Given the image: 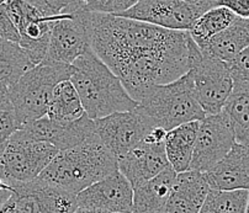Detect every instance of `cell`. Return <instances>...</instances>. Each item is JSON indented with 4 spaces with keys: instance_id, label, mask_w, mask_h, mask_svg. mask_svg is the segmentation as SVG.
<instances>
[{
    "instance_id": "cell-1",
    "label": "cell",
    "mask_w": 249,
    "mask_h": 213,
    "mask_svg": "<svg viewBox=\"0 0 249 213\" xmlns=\"http://www.w3.org/2000/svg\"><path fill=\"white\" fill-rule=\"evenodd\" d=\"M88 29L91 51L137 103L152 87L174 82L190 71L188 31L89 11Z\"/></svg>"
},
{
    "instance_id": "cell-2",
    "label": "cell",
    "mask_w": 249,
    "mask_h": 213,
    "mask_svg": "<svg viewBox=\"0 0 249 213\" xmlns=\"http://www.w3.org/2000/svg\"><path fill=\"white\" fill-rule=\"evenodd\" d=\"M72 67L69 80L77 89L85 113L91 120L137 108L138 103L128 95L119 76L91 50L77 58Z\"/></svg>"
},
{
    "instance_id": "cell-3",
    "label": "cell",
    "mask_w": 249,
    "mask_h": 213,
    "mask_svg": "<svg viewBox=\"0 0 249 213\" xmlns=\"http://www.w3.org/2000/svg\"><path fill=\"white\" fill-rule=\"evenodd\" d=\"M119 170V161L98 134L79 145L59 150L38 179L78 195Z\"/></svg>"
},
{
    "instance_id": "cell-4",
    "label": "cell",
    "mask_w": 249,
    "mask_h": 213,
    "mask_svg": "<svg viewBox=\"0 0 249 213\" xmlns=\"http://www.w3.org/2000/svg\"><path fill=\"white\" fill-rule=\"evenodd\" d=\"M136 110L152 126L165 131L188 122L202 121L206 117L195 95L190 71L174 82L154 85L147 90Z\"/></svg>"
},
{
    "instance_id": "cell-5",
    "label": "cell",
    "mask_w": 249,
    "mask_h": 213,
    "mask_svg": "<svg viewBox=\"0 0 249 213\" xmlns=\"http://www.w3.org/2000/svg\"><path fill=\"white\" fill-rule=\"evenodd\" d=\"M72 71L69 64L43 61L9 88L11 105L20 126L47 115L53 91L59 83L71 78Z\"/></svg>"
},
{
    "instance_id": "cell-6",
    "label": "cell",
    "mask_w": 249,
    "mask_h": 213,
    "mask_svg": "<svg viewBox=\"0 0 249 213\" xmlns=\"http://www.w3.org/2000/svg\"><path fill=\"white\" fill-rule=\"evenodd\" d=\"M189 71L193 75L195 95L205 115L220 113L234 85L228 64L202 52L191 38Z\"/></svg>"
},
{
    "instance_id": "cell-7",
    "label": "cell",
    "mask_w": 249,
    "mask_h": 213,
    "mask_svg": "<svg viewBox=\"0 0 249 213\" xmlns=\"http://www.w3.org/2000/svg\"><path fill=\"white\" fill-rule=\"evenodd\" d=\"M59 150L45 142H34L11 136L0 157V178L10 186L15 182L37 179Z\"/></svg>"
},
{
    "instance_id": "cell-8",
    "label": "cell",
    "mask_w": 249,
    "mask_h": 213,
    "mask_svg": "<svg viewBox=\"0 0 249 213\" xmlns=\"http://www.w3.org/2000/svg\"><path fill=\"white\" fill-rule=\"evenodd\" d=\"M5 6L20 34L19 45L35 66L42 63L48 52L53 24L61 14L50 16L26 0H10Z\"/></svg>"
},
{
    "instance_id": "cell-9",
    "label": "cell",
    "mask_w": 249,
    "mask_h": 213,
    "mask_svg": "<svg viewBox=\"0 0 249 213\" xmlns=\"http://www.w3.org/2000/svg\"><path fill=\"white\" fill-rule=\"evenodd\" d=\"M89 50L91 48L88 11L82 8L61 14L53 24L45 61L72 66L77 58Z\"/></svg>"
},
{
    "instance_id": "cell-10",
    "label": "cell",
    "mask_w": 249,
    "mask_h": 213,
    "mask_svg": "<svg viewBox=\"0 0 249 213\" xmlns=\"http://www.w3.org/2000/svg\"><path fill=\"white\" fill-rule=\"evenodd\" d=\"M234 143L233 128L223 111L206 116L200 121L189 170L206 173L225 158Z\"/></svg>"
},
{
    "instance_id": "cell-11",
    "label": "cell",
    "mask_w": 249,
    "mask_h": 213,
    "mask_svg": "<svg viewBox=\"0 0 249 213\" xmlns=\"http://www.w3.org/2000/svg\"><path fill=\"white\" fill-rule=\"evenodd\" d=\"M98 137L119 160L144 140L154 128L137 110L115 112L94 120Z\"/></svg>"
},
{
    "instance_id": "cell-12",
    "label": "cell",
    "mask_w": 249,
    "mask_h": 213,
    "mask_svg": "<svg viewBox=\"0 0 249 213\" xmlns=\"http://www.w3.org/2000/svg\"><path fill=\"white\" fill-rule=\"evenodd\" d=\"M15 134L22 140L45 142L58 150H66L93 138L96 136V129L94 120L85 113L72 122L53 121L45 116L24 124Z\"/></svg>"
},
{
    "instance_id": "cell-13",
    "label": "cell",
    "mask_w": 249,
    "mask_h": 213,
    "mask_svg": "<svg viewBox=\"0 0 249 213\" xmlns=\"http://www.w3.org/2000/svg\"><path fill=\"white\" fill-rule=\"evenodd\" d=\"M202 14L196 6L183 0H138L136 5L116 16L132 18L163 29L189 31L194 21Z\"/></svg>"
},
{
    "instance_id": "cell-14",
    "label": "cell",
    "mask_w": 249,
    "mask_h": 213,
    "mask_svg": "<svg viewBox=\"0 0 249 213\" xmlns=\"http://www.w3.org/2000/svg\"><path fill=\"white\" fill-rule=\"evenodd\" d=\"M78 207L132 213L133 187L120 170L114 171L77 195Z\"/></svg>"
},
{
    "instance_id": "cell-15",
    "label": "cell",
    "mask_w": 249,
    "mask_h": 213,
    "mask_svg": "<svg viewBox=\"0 0 249 213\" xmlns=\"http://www.w3.org/2000/svg\"><path fill=\"white\" fill-rule=\"evenodd\" d=\"M117 161L119 170L131 182L132 187L148 181L170 166L164 143L152 142L146 137Z\"/></svg>"
},
{
    "instance_id": "cell-16",
    "label": "cell",
    "mask_w": 249,
    "mask_h": 213,
    "mask_svg": "<svg viewBox=\"0 0 249 213\" xmlns=\"http://www.w3.org/2000/svg\"><path fill=\"white\" fill-rule=\"evenodd\" d=\"M205 174L211 190L249 191V145L236 142L225 158Z\"/></svg>"
},
{
    "instance_id": "cell-17",
    "label": "cell",
    "mask_w": 249,
    "mask_h": 213,
    "mask_svg": "<svg viewBox=\"0 0 249 213\" xmlns=\"http://www.w3.org/2000/svg\"><path fill=\"white\" fill-rule=\"evenodd\" d=\"M209 191L205 173L188 170L177 174L164 213H199Z\"/></svg>"
},
{
    "instance_id": "cell-18",
    "label": "cell",
    "mask_w": 249,
    "mask_h": 213,
    "mask_svg": "<svg viewBox=\"0 0 249 213\" xmlns=\"http://www.w3.org/2000/svg\"><path fill=\"white\" fill-rule=\"evenodd\" d=\"M177 173L172 166L133 187L132 213H164Z\"/></svg>"
},
{
    "instance_id": "cell-19",
    "label": "cell",
    "mask_w": 249,
    "mask_h": 213,
    "mask_svg": "<svg viewBox=\"0 0 249 213\" xmlns=\"http://www.w3.org/2000/svg\"><path fill=\"white\" fill-rule=\"evenodd\" d=\"M248 46L249 18L237 16L236 20L227 29L212 37L209 42L199 48L202 52L228 63Z\"/></svg>"
},
{
    "instance_id": "cell-20",
    "label": "cell",
    "mask_w": 249,
    "mask_h": 213,
    "mask_svg": "<svg viewBox=\"0 0 249 213\" xmlns=\"http://www.w3.org/2000/svg\"><path fill=\"white\" fill-rule=\"evenodd\" d=\"M200 121L188 122L167 132L164 141L169 165L177 174L188 171L199 132Z\"/></svg>"
},
{
    "instance_id": "cell-21",
    "label": "cell",
    "mask_w": 249,
    "mask_h": 213,
    "mask_svg": "<svg viewBox=\"0 0 249 213\" xmlns=\"http://www.w3.org/2000/svg\"><path fill=\"white\" fill-rule=\"evenodd\" d=\"M222 111L233 128L236 142L249 145V83H234Z\"/></svg>"
},
{
    "instance_id": "cell-22",
    "label": "cell",
    "mask_w": 249,
    "mask_h": 213,
    "mask_svg": "<svg viewBox=\"0 0 249 213\" xmlns=\"http://www.w3.org/2000/svg\"><path fill=\"white\" fill-rule=\"evenodd\" d=\"M85 115L82 100L71 80H63L56 87L47 111L48 119L59 122H72Z\"/></svg>"
},
{
    "instance_id": "cell-23",
    "label": "cell",
    "mask_w": 249,
    "mask_h": 213,
    "mask_svg": "<svg viewBox=\"0 0 249 213\" xmlns=\"http://www.w3.org/2000/svg\"><path fill=\"white\" fill-rule=\"evenodd\" d=\"M34 67L31 58L19 43L0 38V83L13 87Z\"/></svg>"
},
{
    "instance_id": "cell-24",
    "label": "cell",
    "mask_w": 249,
    "mask_h": 213,
    "mask_svg": "<svg viewBox=\"0 0 249 213\" xmlns=\"http://www.w3.org/2000/svg\"><path fill=\"white\" fill-rule=\"evenodd\" d=\"M236 18L237 15L228 9L223 6H215L199 16L188 32L195 43L201 47L209 42L212 37L227 29Z\"/></svg>"
},
{
    "instance_id": "cell-25",
    "label": "cell",
    "mask_w": 249,
    "mask_h": 213,
    "mask_svg": "<svg viewBox=\"0 0 249 213\" xmlns=\"http://www.w3.org/2000/svg\"><path fill=\"white\" fill-rule=\"evenodd\" d=\"M36 190L42 203L43 213H74L78 208L77 195L41 179H35Z\"/></svg>"
},
{
    "instance_id": "cell-26",
    "label": "cell",
    "mask_w": 249,
    "mask_h": 213,
    "mask_svg": "<svg viewBox=\"0 0 249 213\" xmlns=\"http://www.w3.org/2000/svg\"><path fill=\"white\" fill-rule=\"evenodd\" d=\"M248 190L220 191L211 190L199 213H246Z\"/></svg>"
},
{
    "instance_id": "cell-27",
    "label": "cell",
    "mask_w": 249,
    "mask_h": 213,
    "mask_svg": "<svg viewBox=\"0 0 249 213\" xmlns=\"http://www.w3.org/2000/svg\"><path fill=\"white\" fill-rule=\"evenodd\" d=\"M138 0H89L84 6L85 11L99 14L120 15L137 4Z\"/></svg>"
},
{
    "instance_id": "cell-28",
    "label": "cell",
    "mask_w": 249,
    "mask_h": 213,
    "mask_svg": "<svg viewBox=\"0 0 249 213\" xmlns=\"http://www.w3.org/2000/svg\"><path fill=\"white\" fill-rule=\"evenodd\" d=\"M20 128L21 126H20L19 121L16 120L13 107L0 110V157L5 152L11 136Z\"/></svg>"
},
{
    "instance_id": "cell-29",
    "label": "cell",
    "mask_w": 249,
    "mask_h": 213,
    "mask_svg": "<svg viewBox=\"0 0 249 213\" xmlns=\"http://www.w3.org/2000/svg\"><path fill=\"white\" fill-rule=\"evenodd\" d=\"M227 64L234 83H249V46Z\"/></svg>"
},
{
    "instance_id": "cell-30",
    "label": "cell",
    "mask_w": 249,
    "mask_h": 213,
    "mask_svg": "<svg viewBox=\"0 0 249 213\" xmlns=\"http://www.w3.org/2000/svg\"><path fill=\"white\" fill-rule=\"evenodd\" d=\"M0 38L20 42V34L9 16L5 5H0Z\"/></svg>"
},
{
    "instance_id": "cell-31",
    "label": "cell",
    "mask_w": 249,
    "mask_h": 213,
    "mask_svg": "<svg viewBox=\"0 0 249 213\" xmlns=\"http://www.w3.org/2000/svg\"><path fill=\"white\" fill-rule=\"evenodd\" d=\"M216 6H223L239 18H249V0H218Z\"/></svg>"
},
{
    "instance_id": "cell-32",
    "label": "cell",
    "mask_w": 249,
    "mask_h": 213,
    "mask_svg": "<svg viewBox=\"0 0 249 213\" xmlns=\"http://www.w3.org/2000/svg\"><path fill=\"white\" fill-rule=\"evenodd\" d=\"M10 101V92H9V87L4 83H0V110H6L11 108Z\"/></svg>"
},
{
    "instance_id": "cell-33",
    "label": "cell",
    "mask_w": 249,
    "mask_h": 213,
    "mask_svg": "<svg viewBox=\"0 0 249 213\" xmlns=\"http://www.w3.org/2000/svg\"><path fill=\"white\" fill-rule=\"evenodd\" d=\"M183 1H185V3L190 4L193 6H196L202 13H206L210 9L215 8L216 3H217L218 0H183Z\"/></svg>"
},
{
    "instance_id": "cell-34",
    "label": "cell",
    "mask_w": 249,
    "mask_h": 213,
    "mask_svg": "<svg viewBox=\"0 0 249 213\" xmlns=\"http://www.w3.org/2000/svg\"><path fill=\"white\" fill-rule=\"evenodd\" d=\"M0 213H20L18 207H16L15 198L13 197V195H11V197L0 207Z\"/></svg>"
},
{
    "instance_id": "cell-35",
    "label": "cell",
    "mask_w": 249,
    "mask_h": 213,
    "mask_svg": "<svg viewBox=\"0 0 249 213\" xmlns=\"http://www.w3.org/2000/svg\"><path fill=\"white\" fill-rule=\"evenodd\" d=\"M63 1L68 5V8L71 9V10L74 11L78 10V9L84 8L85 4H87L89 0H63Z\"/></svg>"
},
{
    "instance_id": "cell-36",
    "label": "cell",
    "mask_w": 249,
    "mask_h": 213,
    "mask_svg": "<svg viewBox=\"0 0 249 213\" xmlns=\"http://www.w3.org/2000/svg\"><path fill=\"white\" fill-rule=\"evenodd\" d=\"M74 213H117V212H110V211L99 210V208H89V207H78Z\"/></svg>"
},
{
    "instance_id": "cell-37",
    "label": "cell",
    "mask_w": 249,
    "mask_h": 213,
    "mask_svg": "<svg viewBox=\"0 0 249 213\" xmlns=\"http://www.w3.org/2000/svg\"><path fill=\"white\" fill-rule=\"evenodd\" d=\"M9 189H11V187L9 186V185L6 184V182L4 181L1 178H0V194H1L3 191H5V190H9Z\"/></svg>"
},
{
    "instance_id": "cell-38",
    "label": "cell",
    "mask_w": 249,
    "mask_h": 213,
    "mask_svg": "<svg viewBox=\"0 0 249 213\" xmlns=\"http://www.w3.org/2000/svg\"><path fill=\"white\" fill-rule=\"evenodd\" d=\"M9 1H10V0H0V5H5Z\"/></svg>"
},
{
    "instance_id": "cell-39",
    "label": "cell",
    "mask_w": 249,
    "mask_h": 213,
    "mask_svg": "<svg viewBox=\"0 0 249 213\" xmlns=\"http://www.w3.org/2000/svg\"><path fill=\"white\" fill-rule=\"evenodd\" d=\"M246 213H249V196H248V202H247V208H246Z\"/></svg>"
}]
</instances>
